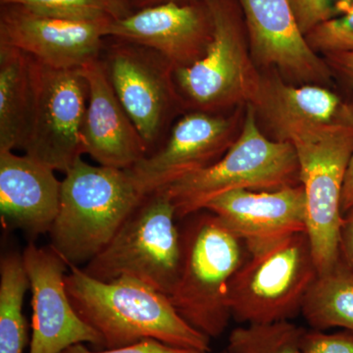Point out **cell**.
<instances>
[{
    "mask_svg": "<svg viewBox=\"0 0 353 353\" xmlns=\"http://www.w3.org/2000/svg\"><path fill=\"white\" fill-rule=\"evenodd\" d=\"M67 294L77 314L103 341V350L154 339L173 347L211 352L210 340L183 320L168 296L131 278L103 282L69 266Z\"/></svg>",
    "mask_w": 353,
    "mask_h": 353,
    "instance_id": "obj_1",
    "label": "cell"
},
{
    "mask_svg": "<svg viewBox=\"0 0 353 353\" xmlns=\"http://www.w3.org/2000/svg\"><path fill=\"white\" fill-rule=\"evenodd\" d=\"M187 218L181 230L180 268L168 297L190 326L209 339L219 338L232 319L230 285L245 261V245L210 211Z\"/></svg>",
    "mask_w": 353,
    "mask_h": 353,
    "instance_id": "obj_2",
    "label": "cell"
},
{
    "mask_svg": "<svg viewBox=\"0 0 353 353\" xmlns=\"http://www.w3.org/2000/svg\"><path fill=\"white\" fill-rule=\"evenodd\" d=\"M145 194L128 170L94 166L82 158L62 181L50 246L69 266H85L110 243Z\"/></svg>",
    "mask_w": 353,
    "mask_h": 353,
    "instance_id": "obj_3",
    "label": "cell"
},
{
    "mask_svg": "<svg viewBox=\"0 0 353 353\" xmlns=\"http://www.w3.org/2000/svg\"><path fill=\"white\" fill-rule=\"evenodd\" d=\"M278 141L296 150L306 196V233L318 274L340 260L341 196L353 152V119L322 126H292Z\"/></svg>",
    "mask_w": 353,
    "mask_h": 353,
    "instance_id": "obj_4",
    "label": "cell"
},
{
    "mask_svg": "<svg viewBox=\"0 0 353 353\" xmlns=\"http://www.w3.org/2000/svg\"><path fill=\"white\" fill-rule=\"evenodd\" d=\"M297 185L301 179L294 145L289 141L267 139L257 125L256 110L248 104L241 134L224 157L164 190L178 219H185L232 190H276Z\"/></svg>",
    "mask_w": 353,
    "mask_h": 353,
    "instance_id": "obj_5",
    "label": "cell"
},
{
    "mask_svg": "<svg viewBox=\"0 0 353 353\" xmlns=\"http://www.w3.org/2000/svg\"><path fill=\"white\" fill-rule=\"evenodd\" d=\"M176 220V209L166 190L145 194L110 243L83 270L103 282L134 279L168 296L182 255Z\"/></svg>",
    "mask_w": 353,
    "mask_h": 353,
    "instance_id": "obj_6",
    "label": "cell"
},
{
    "mask_svg": "<svg viewBox=\"0 0 353 353\" xmlns=\"http://www.w3.org/2000/svg\"><path fill=\"white\" fill-rule=\"evenodd\" d=\"M317 276L307 233L252 253L230 285L232 318L246 325L290 321L301 313Z\"/></svg>",
    "mask_w": 353,
    "mask_h": 353,
    "instance_id": "obj_7",
    "label": "cell"
},
{
    "mask_svg": "<svg viewBox=\"0 0 353 353\" xmlns=\"http://www.w3.org/2000/svg\"><path fill=\"white\" fill-rule=\"evenodd\" d=\"M212 19V36L196 63L175 70L183 99L197 111L212 112L246 102L254 106L263 78L248 55L246 29L238 0H203Z\"/></svg>",
    "mask_w": 353,
    "mask_h": 353,
    "instance_id": "obj_8",
    "label": "cell"
},
{
    "mask_svg": "<svg viewBox=\"0 0 353 353\" xmlns=\"http://www.w3.org/2000/svg\"><path fill=\"white\" fill-rule=\"evenodd\" d=\"M31 59V108L20 150L66 174L85 154L82 132L87 80L81 69L53 68Z\"/></svg>",
    "mask_w": 353,
    "mask_h": 353,
    "instance_id": "obj_9",
    "label": "cell"
},
{
    "mask_svg": "<svg viewBox=\"0 0 353 353\" xmlns=\"http://www.w3.org/2000/svg\"><path fill=\"white\" fill-rule=\"evenodd\" d=\"M111 39L102 50V63L114 92L145 139L150 154L179 103L175 69L157 51Z\"/></svg>",
    "mask_w": 353,
    "mask_h": 353,
    "instance_id": "obj_10",
    "label": "cell"
},
{
    "mask_svg": "<svg viewBox=\"0 0 353 353\" xmlns=\"http://www.w3.org/2000/svg\"><path fill=\"white\" fill-rule=\"evenodd\" d=\"M22 255L32 292L29 353H61L78 343L103 350L101 336L81 319L70 301L66 260L52 246L39 248L32 243Z\"/></svg>",
    "mask_w": 353,
    "mask_h": 353,
    "instance_id": "obj_11",
    "label": "cell"
},
{
    "mask_svg": "<svg viewBox=\"0 0 353 353\" xmlns=\"http://www.w3.org/2000/svg\"><path fill=\"white\" fill-rule=\"evenodd\" d=\"M110 21L62 19L20 6H0V44L53 68L81 69L101 58Z\"/></svg>",
    "mask_w": 353,
    "mask_h": 353,
    "instance_id": "obj_12",
    "label": "cell"
},
{
    "mask_svg": "<svg viewBox=\"0 0 353 353\" xmlns=\"http://www.w3.org/2000/svg\"><path fill=\"white\" fill-rule=\"evenodd\" d=\"M234 127L233 119L210 112L185 114L176 123L162 148L128 171L143 194L164 189L224 157L236 141Z\"/></svg>",
    "mask_w": 353,
    "mask_h": 353,
    "instance_id": "obj_13",
    "label": "cell"
},
{
    "mask_svg": "<svg viewBox=\"0 0 353 353\" xmlns=\"http://www.w3.org/2000/svg\"><path fill=\"white\" fill-rule=\"evenodd\" d=\"M212 19L203 0L166 2L109 22L105 38L122 39L157 51L174 69L196 63L212 36Z\"/></svg>",
    "mask_w": 353,
    "mask_h": 353,
    "instance_id": "obj_14",
    "label": "cell"
},
{
    "mask_svg": "<svg viewBox=\"0 0 353 353\" xmlns=\"http://www.w3.org/2000/svg\"><path fill=\"white\" fill-rule=\"evenodd\" d=\"M204 210L239 236L250 254L307 230L301 183L276 190H232L213 199Z\"/></svg>",
    "mask_w": 353,
    "mask_h": 353,
    "instance_id": "obj_15",
    "label": "cell"
},
{
    "mask_svg": "<svg viewBox=\"0 0 353 353\" xmlns=\"http://www.w3.org/2000/svg\"><path fill=\"white\" fill-rule=\"evenodd\" d=\"M252 57L301 82L323 83L331 72L297 24L290 0H238Z\"/></svg>",
    "mask_w": 353,
    "mask_h": 353,
    "instance_id": "obj_16",
    "label": "cell"
},
{
    "mask_svg": "<svg viewBox=\"0 0 353 353\" xmlns=\"http://www.w3.org/2000/svg\"><path fill=\"white\" fill-rule=\"evenodd\" d=\"M81 72L88 85L82 132L85 154L101 166L129 170L150 154L148 146L114 92L101 58Z\"/></svg>",
    "mask_w": 353,
    "mask_h": 353,
    "instance_id": "obj_17",
    "label": "cell"
},
{
    "mask_svg": "<svg viewBox=\"0 0 353 353\" xmlns=\"http://www.w3.org/2000/svg\"><path fill=\"white\" fill-rule=\"evenodd\" d=\"M61 185L48 165L0 150V215L6 227L36 238L50 233L59 210Z\"/></svg>",
    "mask_w": 353,
    "mask_h": 353,
    "instance_id": "obj_18",
    "label": "cell"
},
{
    "mask_svg": "<svg viewBox=\"0 0 353 353\" xmlns=\"http://www.w3.org/2000/svg\"><path fill=\"white\" fill-rule=\"evenodd\" d=\"M253 108L266 118L278 137L297 125L322 126L353 119L352 104L341 101L331 90L314 85L294 87L280 78H263Z\"/></svg>",
    "mask_w": 353,
    "mask_h": 353,
    "instance_id": "obj_19",
    "label": "cell"
},
{
    "mask_svg": "<svg viewBox=\"0 0 353 353\" xmlns=\"http://www.w3.org/2000/svg\"><path fill=\"white\" fill-rule=\"evenodd\" d=\"M31 102V57L0 44V150H20Z\"/></svg>",
    "mask_w": 353,
    "mask_h": 353,
    "instance_id": "obj_20",
    "label": "cell"
},
{
    "mask_svg": "<svg viewBox=\"0 0 353 353\" xmlns=\"http://www.w3.org/2000/svg\"><path fill=\"white\" fill-rule=\"evenodd\" d=\"M301 313L313 330L353 332V273L341 259L331 270L318 274Z\"/></svg>",
    "mask_w": 353,
    "mask_h": 353,
    "instance_id": "obj_21",
    "label": "cell"
},
{
    "mask_svg": "<svg viewBox=\"0 0 353 353\" xmlns=\"http://www.w3.org/2000/svg\"><path fill=\"white\" fill-rule=\"evenodd\" d=\"M28 290L23 255L7 253L0 261V353H24L28 333L23 303Z\"/></svg>",
    "mask_w": 353,
    "mask_h": 353,
    "instance_id": "obj_22",
    "label": "cell"
},
{
    "mask_svg": "<svg viewBox=\"0 0 353 353\" xmlns=\"http://www.w3.org/2000/svg\"><path fill=\"white\" fill-rule=\"evenodd\" d=\"M305 330L290 321L252 324L231 332L227 353H301Z\"/></svg>",
    "mask_w": 353,
    "mask_h": 353,
    "instance_id": "obj_23",
    "label": "cell"
},
{
    "mask_svg": "<svg viewBox=\"0 0 353 353\" xmlns=\"http://www.w3.org/2000/svg\"><path fill=\"white\" fill-rule=\"evenodd\" d=\"M0 6H20L43 15L79 21L118 20L134 12L130 0H0Z\"/></svg>",
    "mask_w": 353,
    "mask_h": 353,
    "instance_id": "obj_24",
    "label": "cell"
},
{
    "mask_svg": "<svg viewBox=\"0 0 353 353\" xmlns=\"http://www.w3.org/2000/svg\"><path fill=\"white\" fill-rule=\"evenodd\" d=\"M297 24L304 36L353 10V0H290Z\"/></svg>",
    "mask_w": 353,
    "mask_h": 353,
    "instance_id": "obj_25",
    "label": "cell"
},
{
    "mask_svg": "<svg viewBox=\"0 0 353 353\" xmlns=\"http://www.w3.org/2000/svg\"><path fill=\"white\" fill-rule=\"evenodd\" d=\"M305 38L313 50L327 54L353 51V10L343 17L318 26Z\"/></svg>",
    "mask_w": 353,
    "mask_h": 353,
    "instance_id": "obj_26",
    "label": "cell"
},
{
    "mask_svg": "<svg viewBox=\"0 0 353 353\" xmlns=\"http://www.w3.org/2000/svg\"><path fill=\"white\" fill-rule=\"evenodd\" d=\"M301 353H353V332L327 334L310 330L301 339Z\"/></svg>",
    "mask_w": 353,
    "mask_h": 353,
    "instance_id": "obj_27",
    "label": "cell"
},
{
    "mask_svg": "<svg viewBox=\"0 0 353 353\" xmlns=\"http://www.w3.org/2000/svg\"><path fill=\"white\" fill-rule=\"evenodd\" d=\"M61 353H202L196 350L173 347L154 339H145L126 345V347L112 348V350H88L83 343L71 345Z\"/></svg>",
    "mask_w": 353,
    "mask_h": 353,
    "instance_id": "obj_28",
    "label": "cell"
},
{
    "mask_svg": "<svg viewBox=\"0 0 353 353\" xmlns=\"http://www.w3.org/2000/svg\"><path fill=\"white\" fill-rule=\"evenodd\" d=\"M340 259L353 273V206L343 214L340 228Z\"/></svg>",
    "mask_w": 353,
    "mask_h": 353,
    "instance_id": "obj_29",
    "label": "cell"
},
{
    "mask_svg": "<svg viewBox=\"0 0 353 353\" xmlns=\"http://www.w3.org/2000/svg\"><path fill=\"white\" fill-rule=\"evenodd\" d=\"M328 57L331 66L353 85V51L328 53Z\"/></svg>",
    "mask_w": 353,
    "mask_h": 353,
    "instance_id": "obj_30",
    "label": "cell"
},
{
    "mask_svg": "<svg viewBox=\"0 0 353 353\" xmlns=\"http://www.w3.org/2000/svg\"><path fill=\"white\" fill-rule=\"evenodd\" d=\"M353 108V103L352 104ZM353 206V152L343 183L341 196V213H345Z\"/></svg>",
    "mask_w": 353,
    "mask_h": 353,
    "instance_id": "obj_31",
    "label": "cell"
},
{
    "mask_svg": "<svg viewBox=\"0 0 353 353\" xmlns=\"http://www.w3.org/2000/svg\"><path fill=\"white\" fill-rule=\"evenodd\" d=\"M197 1V0H130L132 8H145V7L154 6L157 4L166 3V2H176V3H190V2Z\"/></svg>",
    "mask_w": 353,
    "mask_h": 353,
    "instance_id": "obj_32",
    "label": "cell"
},
{
    "mask_svg": "<svg viewBox=\"0 0 353 353\" xmlns=\"http://www.w3.org/2000/svg\"><path fill=\"white\" fill-rule=\"evenodd\" d=\"M223 353H227V352H223Z\"/></svg>",
    "mask_w": 353,
    "mask_h": 353,
    "instance_id": "obj_33",
    "label": "cell"
}]
</instances>
